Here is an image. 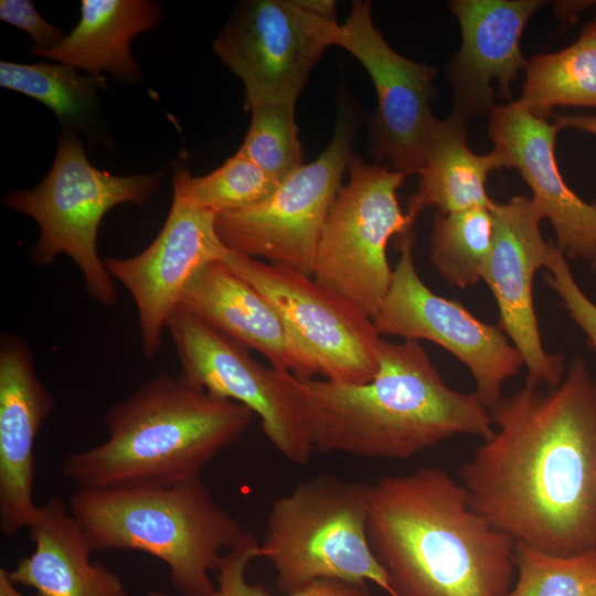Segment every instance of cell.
Segmentation results:
<instances>
[{
	"instance_id": "cell-1",
	"label": "cell",
	"mask_w": 596,
	"mask_h": 596,
	"mask_svg": "<svg viewBox=\"0 0 596 596\" xmlns=\"http://www.w3.org/2000/svg\"><path fill=\"white\" fill-rule=\"evenodd\" d=\"M496 427L458 471L469 505L515 543L596 551V377L572 359L546 392L524 384L489 408Z\"/></svg>"
},
{
	"instance_id": "cell-2",
	"label": "cell",
	"mask_w": 596,
	"mask_h": 596,
	"mask_svg": "<svg viewBox=\"0 0 596 596\" xmlns=\"http://www.w3.org/2000/svg\"><path fill=\"white\" fill-rule=\"evenodd\" d=\"M279 377L295 397L313 451L409 459L457 435L489 439V408L449 387L417 341L382 339L379 370L365 384Z\"/></svg>"
},
{
	"instance_id": "cell-3",
	"label": "cell",
	"mask_w": 596,
	"mask_h": 596,
	"mask_svg": "<svg viewBox=\"0 0 596 596\" xmlns=\"http://www.w3.org/2000/svg\"><path fill=\"white\" fill-rule=\"evenodd\" d=\"M368 539L395 596H507L515 542L436 466L369 483Z\"/></svg>"
},
{
	"instance_id": "cell-4",
	"label": "cell",
	"mask_w": 596,
	"mask_h": 596,
	"mask_svg": "<svg viewBox=\"0 0 596 596\" xmlns=\"http://www.w3.org/2000/svg\"><path fill=\"white\" fill-rule=\"evenodd\" d=\"M254 415L245 405L160 374L111 405L104 418L107 438L70 454L62 471L78 489L175 486L200 478Z\"/></svg>"
},
{
	"instance_id": "cell-5",
	"label": "cell",
	"mask_w": 596,
	"mask_h": 596,
	"mask_svg": "<svg viewBox=\"0 0 596 596\" xmlns=\"http://www.w3.org/2000/svg\"><path fill=\"white\" fill-rule=\"evenodd\" d=\"M68 510L94 551L132 550L159 558L174 590L206 596L210 573L248 535L200 479L170 487L100 488L74 492Z\"/></svg>"
},
{
	"instance_id": "cell-6",
	"label": "cell",
	"mask_w": 596,
	"mask_h": 596,
	"mask_svg": "<svg viewBox=\"0 0 596 596\" xmlns=\"http://www.w3.org/2000/svg\"><path fill=\"white\" fill-rule=\"evenodd\" d=\"M369 483L318 476L276 499L259 557L276 585L295 593L321 578L372 582L395 596L368 539Z\"/></svg>"
},
{
	"instance_id": "cell-7",
	"label": "cell",
	"mask_w": 596,
	"mask_h": 596,
	"mask_svg": "<svg viewBox=\"0 0 596 596\" xmlns=\"http://www.w3.org/2000/svg\"><path fill=\"white\" fill-rule=\"evenodd\" d=\"M159 178L160 173L118 177L95 168L83 141L73 130L62 128L46 177L33 189L8 193L3 203L32 217L40 228L30 252L34 266L46 267L60 255L68 256L81 270L89 296L115 307L118 295L114 279L97 251L99 225L117 205H143Z\"/></svg>"
},
{
	"instance_id": "cell-8",
	"label": "cell",
	"mask_w": 596,
	"mask_h": 596,
	"mask_svg": "<svg viewBox=\"0 0 596 596\" xmlns=\"http://www.w3.org/2000/svg\"><path fill=\"white\" fill-rule=\"evenodd\" d=\"M348 170L350 179L338 192L321 231L313 278L373 320L393 277L389 241L414 226L397 198L406 175L379 163L368 164L354 152Z\"/></svg>"
},
{
	"instance_id": "cell-9",
	"label": "cell",
	"mask_w": 596,
	"mask_h": 596,
	"mask_svg": "<svg viewBox=\"0 0 596 596\" xmlns=\"http://www.w3.org/2000/svg\"><path fill=\"white\" fill-rule=\"evenodd\" d=\"M356 126L352 105L340 100L332 138L316 160L286 177L263 202L216 215L225 246L313 277L321 231L343 185Z\"/></svg>"
},
{
	"instance_id": "cell-10",
	"label": "cell",
	"mask_w": 596,
	"mask_h": 596,
	"mask_svg": "<svg viewBox=\"0 0 596 596\" xmlns=\"http://www.w3.org/2000/svg\"><path fill=\"white\" fill-rule=\"evenodd\" d=\"M221 262L270 302L316 374L347 384L373 380L382 338L356 305L290 267L231 249Z\"/></svg>"
},
{
	"instance_id": "cell-11",
	"label": "cell",
	"mask_w": 596,
	"mask_h": 596,
	"mask_svg": "<svg viewBox=\"0 0 596 596\" xmlns=\"http://www.w3.org/2000/svg\"><path fill=\"white\" fill-rule=\"evenodd\" d=\"M339 23L299 0L240 2L213 40V51L244 84L246 108L295 104Z\"/></svg>"
},
{
	"instance_id": "cell-12",
	"label": "cell",
	"mask_w": 596,
	"mask_h": 596,
	"mask_svg": "<svg viewBox=\"0 0 596 596\" xmlns=\"http://www.w3.org/2000/svg\"><path fill=\"white\" fill-rule=\"evenodd\" d=\"M180 362L179 380L248 407L269 443L287 460L306 465L313 453L300 408L275 369L248 348L182 307L167 322Z\"/></svg>"
},
{
	"instance_id": "cell-13",
	"label": "cell",
	"mask_w": 596,
	"mask_h": 596,
	"mask_svg": "<svg viewBox=\"0 0 596 596\" xmlns=\"http://www.w3.org/2000/svg\"><path fill=\"white\" fill-rule=\"evenodd\" d=\"M413 236V231L400 236V258L374 327L380 336L427 340L454 354L470 370L473 393L490 408L502 384L524 365L523 358L499 324L479 320L424 284L414 264Z\"/></svg>"
},
{
	"instance_id": "cell-14",
	"label": "cell",
	"mask_w": 596,
	"mask_h": 596,
	"mask_svg": "<svg viewBox=\"0 0 596 596\" xmlns=\"http://www.w3.org/2000/svg\"><path fill=\"white\" fill-rule=\"evenodd\" d=\"M334 46L353 55L375 87L377 107L369 124L373 157L406 177L418 173L436 120L430 102L437 68L394 51L373 23L370 1L352 2Z\"/></svg>"
},
{
	"instance_id": "cell-15",
	"label": "cell",
	"mask_w": 596,
	"mask_h": 596,
	"mask_svg": "<svg viewBox=\"0 0 596 596\" xmlns=\"http://www.w3.org/2000/svg\"><path fill=\"white\" fill-rule=\"evenodd\" d=\"M216 215L173 190L168 217L153 242L132 257L105 259L109 275L135 300L148 360L160 351L161 334L193 276L228 251L217 234Z\"/></svg>"
},
{
	"instance_id": "cell-16",
	"label": "cell",
	"mask_w": 596,
	"mask_h": 596,
	"mask_svg": "<svg viewBox=\"0 0 596 596\" xmlns=\"http://www.w3.org/2000/svg\"><path fill=\"white\" fill-rule=\"evenodd\" d=\"M491 213L493 241L481 279L496 299L499 326L523 358L525 384L556 387L566 374L565 358L544 349L533 304L534 274L546 267L552 245L541 233L544 216L523 195L496 202Z\"/></svg>"
},
{
	"instance_id": "cell-17",
	"label": "cell",
	"mask_w": 596,
	"mask_h": 596,
	"mask_svg": "<svg viewBox=\"0 0 596 596\" xmlns=\"http://www.w3.org/2000/svg\"><path fill=\"white\" fill-rule=\"evenodd\" d=\"M561 129L517 100L496 105L490 113L489 136L494 149L531 188L533 201L553 226L556 246L570 259L592 260L596 254V202L581 199L558 170L554 150Z\"/></svg>"
},
{
	"instance_id": "cell-18",
	"label": "cell",
	"mask_w": 596,
	"mask_h": 596,
	"mask_svg": "<svg viewBox=\"0 0 596 596\" xmlns=\"http://www.w3.org/2000/svg\"><path fill=\"white\" fill-rule=\"evenodd\" d=\"M55 409L50 390L35 373L31 348L19 336L0 337V531L26 529L34 501V443Z\"/></svg>"
},
{
	"instance_id": "cell-19",
	"label": "cell",
	"mask_w": 596,
	"mask_h": 596,
	"mask_svg": "<svg viewBox=\"0 0 596 596\" xmlns=\"http://www.w3.org/2000/svg\"><path fill=\"white\" fill-rule=\"evenodd\" d=\"M540 0H454L450 10L461 30V46L454 60L449 79L455 89L454 113L467 119L491 113L493 88L512 102L510 87L528 62L521 52V36Z\"/></svg>"
},
{
	"instance_id": "cell-20",
	"label": "cell",
	"mask_w": 596,
	"mask_h": 596,
	"mask_svg": "<svg viewBox=\"0 0 596 596\" xmlns=\"http://www.w3.org/2000/svg\"><path fill=\"white\" fill-rule=\"evenodd\" d=\"M179 306L262 353L273 369L299 379L316 375L270 302L223 262L202 267L187 286Z\"/></svg>"
},
{
	"instance_id": "cell-21",
	"label": "cell",
	"mask_w": 596,
	"mask_h": 596,
	"mask_svg": "<svg viewBox=\"0 0 596 596\" xmlns=\"http://www.w3.org/2000/svg\"><path fill=\"white\" fill-rule=\"evenodd\" d=\"M34 550L9 571L15 585L36 596H129L121 578L99 562L65 502L52 497L29 524Z\"/></svg>"
},
{
	"instance_id": "cell-22",
	"label": "cell",
	"mask_w": 596,
	"mask_h": 596,
	"mask_svg": "<svg viewBox=\"0 0 596 596\" xmlns=\"http://www.w3.org/2000/svg\"><path fill=\"white\" fill-rule=\"evenodd\" d=\"M160 3L149 0H83L81 19L60 45L31 54L86 71L100 81L109 73L126 84L142 79L131 55V40L163 19Z\"/></svg>"
},
{
	"instance_id": "cell-23",
	"label": "cell",
	"mask_w": 596,
	"mask_h": 596,
	"mask_svg": "<svg viewBox=\"0 0 596 596\" xmlns=\"http://www.w3.org/2000/svg\"><path fill=\"white\" fill-rule=\"evenodd\" d=\"M465 121L454 111L448 118L434 121L418 170V189L407 201L406 215L412 222L427 206L441 214L493 207L496 202L487 193V179L491 171L509 168L508 161L497 149L486 155L471 151Z\"/></svg>"
},
{
	"instance_id": "cell-24",
	"label": "cell",
	"mask_w": 596,
	"mask_h": 596,
	"mask_svg": "<svg viewBox=\"0 0 596 596\" xmlns=\"http://www.w3.org/2000/svg\"><path fill=\"white\" fill-rule=\"evenodd\" d=\"M525 75L517 102L539 118L555 106L596 107V17L571 45L533 56Z\"/></svg>"
},
{
	"instance_id": "cell-25",
	"label": "cell",
	"mask_w": 596,
	"mask_h": 596,
	"mask_svg": "<svg viewBox=\"0 0 596 596\" xmlns=\"http://www.w3.org/2000/svg\"><path fill=\"white\" fill-rule=\"evenodd\" d=\"M106 81L64 63L0 62V86L44 104L64 128L92 136L99 123L97 88Z\"/></svg>"
},
{
	"instance_id": "cell-26",
	"label": "cell",
	"mask_w": 596,
	"mask_h": 596,
	"mask_svg": "<svg viewBox=\"0 0 596 596\" xmlns=\"http://www.w3.org/2000/svg\"><path fill=\"white\" fill-rule=\"evenodd\" d=\"M492 241L491 209L437 212L429 240L430 262L444 279L466 289L481 279Z\"/></svg>"
},
{
	"instance_id": "cell-27",
	"label": "cell",
	"mask_w": 596,
	"mask_h": 596,
	"mask_svg": "<svg viewBox=\"0 0 596 596\" xmlns=\"http://www.w3.org/2000/svg\"><path fill=\"white\" fill-rule=\"evenodd\" d=\"M278 184L238 151L202 177L191 175L181 159L174 166L173 190L190 203L216 214L254 206L267 199Z\"/></svg>"
},
{
	"instance_id": "cell-28",
	"label": "cell",
	"mask_w": 596,
	"mask_h": 596,
	"mask_svg": "<svg viewBox=\"0 0 596 596\" xmlns=\"http://www.w3.org/2000/svg\"><path fill=\"white\" fill-rule=\"evenodd\" d=\"M515 567L507 596H596V551L556 555L515 543Z\"/></svg>"
},
{
	"instance_id": "cell-29",
	"label": "cell",
	"mask_w": 596,
	"mask_h": 596,
	"mask_svg": "<svg viewBox=\"0 0 596 596\" xmlns=\"http://www.w3.org/2000/svg\"><path fill=\"white\" fill-rule=\"evenodd\" d=\"M249 110V127L237 151L280 182L304 164L295 104H265Z\"/></svg>"
},
{
	"instance_id": "cell-30",
	"label": "cell",
	"mask_w": 596,
	"mask_h": 596,
	"mask_svg": "<svg viewBox=\"0 0 596 596\" xmlns=\"http://www.w3.org/2000/svg\"><path fill=\"white\" fill-rule=\"evenodd\" d=\"M259 557V543L248 533L245 541L227 551L215 571L217 584L206 596H269L259 585H252L246 578L249 563ZM287 596H372L366 583H355L337 578H321Z\"/></svg>"
},
{
	"instance_id": "cell-31",
	"label": "cell",
	"mask_w": 596,
	"mask_h": 596,
	"mask_svg": "<svg viewBox=\"0 0 596 596\" xmlns=\"http://www.w3.org/2000/svg\"><path fill=\"white\" fill-rule=\"evenodd\" d=\"M545 275L546 284L558 295L572 320L587 338L596 353V305L583 292L574 279L563 252L551 245Z\"/></svg>"
},
{
	"instance_id": "cell-32",
	"label": "cell",
	"mask_w": 596,
	"mask_h": 596,
	"mask_svg": "<svg viewBox=\"0 0 596 596\" xmlns=\"http://www.w3.org/2000/svg\"><path fill=\"white\" fill-rule=\"evenodd\" d=\"M0 19L29 33L34 41V50H52L66 36L61 29L43 19L29 0H1Z\"/></svg>"
},
{
	"instance_id": "cell-33",
	"label": "cell",
	"mask_w": 596,
	"mask_h": 596,
	"mask_svg": "<svg viewBox=\"0 0 596 596\" xmlns=\"http://www.w3.org/2000/svg\"><path fill=\"white\" fill-rule=\"evenodd\" d=\"M556 123L561 128H573L596 136V115H557Z\"/></svg>"
},
{
	"instance_id": "cell-34",
	"label": "cell",
	"mask_w": 596,
	"mask_h": 596,
	"mask_svg": "<svg viewBox=\"0 0 596 596\" xmlns=\"http://www.w3.org/2000/svg\"><path fill=\"white\" fill-rule=\"evenodd\" d=\"M595 3V1H561L556 4V12L563 20L572 23L581 11Z\"/></svg>"
},
{
	"instance_id": "cell-35",
	"label": "cell",
	"mask_w": 596,
	"mask_h": 596,
	"mask_svg": "<svg viewBox=\"0 0 596 596\" xmlns=\"http://www.w3.org/2000/svg\"><path fill=\"white\" fill-rule=\"evenodd\" d=\"M299 2L309 11L336 19V1L331 0H299Z\"/></svg>"
},
{
	"instance_id": "cell-36",
	"label": "cell",
	"mask_w": 596,
	"mask_h": 596,
	"mask_svg": "<svg viewBox=\"0 0 596 596\" xmlns=\"http://www.w3.org/2000/svg\"><path fill=\"white\" fill-rule=\"evenodd\" d=\"M15 586L9 576V571L0 568V596H24Z\"/></svg>"
},
{
	"instance_id": "cell-37",
	"label": "cell",
	"mask_w": 596,
	"mask_h": 596,
	"mask_svg": "<svg viewBox=\"0 0 596 596\" xmlns=\"http://www.w3.org/2000/svg\"><path fill=\"white\" fill-rule=\"evenodd\" d=\"M146 596H169V594H167L166 592L160 590V589H153V590H150L149 593H147Z\"/></svg>"
},
{
	"instance_id": "cell-38",
	"label": "cell",
	"mask_w": 596,
	"mask_h": 596,
	"mask_svg": "<svg viewBox=\"0 0 596 596\" xmlns=\"http://www.w3.org/2000/svg\"><path fill=\"white\" fill-rule=\"evenodd\" d=\"M590 262H592V265H590V266H592V270H593V272L595 273V275H596V254H595V256L593 257V259H592Z\"/></svg>"
}]
</instances>
